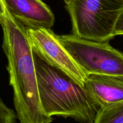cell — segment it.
I'll return each mask as SVG.
<instances>
[{
  "label": "cell",
  "instance_id": "6da1fadb",
  "mask_svg": "<svg viewBox=\"0 0 123 123\" xmlns=\"http://www.w3.org/2000/svg\"><path fill=\"white\" fill-rule=\"evenodd\" d=\"M3 31L2 49L8 61L7 70L13 88L16 117L20 123H50L40 100L32 49L27 28L14 20L5 8L0 18Z\"/></svg>",
  "mask_w": 123,
  "mask_h": 123
},
{
  "label": "cell",
  "instance_id": "7a4b0ae2",
  "mask_svg": "<svg viewBox=\"0 0 123 123\" xmlns=\"http://www.w3.org/2000/svg\"><path fill=\"white\" fill-rule=\"evenodd\" d=\"M38 95L49 117L71 118L80 123H93L99 107L84 88L60 70L49 66L32 51Z\"/></svg>",
  "mask_w": 123,
  "mask_h": 123
},
{
  "label": "cell",
  "instance_id": "3957f363",
  "mask_svg": "<svg viewBox=\"0 0 123 123\" xmlns=\"http://www.w3.org/2000/svg\"><path fill=\"white\" fill-rule=\"evenodd\" d=\"M66 8L78 37L109 42L123 34V0H70Z\"/></svg>",
  "mask_w": 123,
  "mask_h": 123
},
{
  "label": "cell",
  "instance_id": "277c9868",
  "mask_svg": "<svg viewBox=\"0 0 123 123\" xmlns=\"http://www.w3.org/2000/svg\"><path fill=\"white\" fill-rule=\"evenodd\" d=\"M56 38L76 63L88 75L100 74L123 78V55L109 42H97L73 34Z\"/></svg>",
  "mask_w": 123,
  "mask_h": 123
},
{
  "label": "cell",
  "instance_id": "5b68a950",
  "mask_svg": "<svg viewBox=\"0 0 123 123\" xmlns=\"http://www.w3.org/2000/svg\"><path fill=\"white\" fill-rule=\"evenodd\" d=\"M32 51L48 65L60 70L84 88L87 75L72 59L52 30L27 29Z\"/></svg>",
  "mask_w": 123,
  "mask_h": 123
},
{
  "label": "cell",
  "instance_id": "8992f818",
  "mask_svg": "<svg viewBox=\"0 0 123 123\" xmlns=\"http://www.w3.org/2000/svg\"><path fill=\"white\" fill-rule=\"evenodd\" d=\"M10 15L27 29L51 30L55 16L42 0H2Z\"/></svg>",
  "mask_w": 123,
  "mask_h": 123
},
{
  "label": "cell",
  "instance_id": "52a82bcc",
  "mask_svg": "<svg viewBox=\"0 0 123 123\" xmlns=\"http://www.w3.org/2000/svg\"><path fill=\"white\" fill-rule=\"evenodd\" d=\"M84 88L99 108L123 102V78L88 74Z\"/></svg>",
  "mask_w": 123,
  "mask_h": 123
},
{
  "label": "cell",
  "instance_id": "ba28073f",
  "mask_svg": "<svg viewBox=\"0 0 123 123\" xmlns=\"http://www.w3.org/2000/svg\"><path fill=\"white\" fill-rule=\"evenodd\" d=\"M93 123H123V102L100 108Z\"/></svg>",
  "mask_w": 123,
  "mask_h": 123
},
{
  "label": "cell",
  "instance_id": "9c48e42d",
  "mask_svg": "<svg viewBox=\"0 0 123 123\" xmlns=\"http://www.w3.org/2000/svg\"><path fill=\"white\" fill-rule=\"evenodd\" d=\"M16 114L0 98V123H16Z\"/></svg>",
  "mask_w": 123,
  "mask_h": 123
},
{
  "label": "cell",
  "instance_id": "30bf717a",
  "mask_svg": "<svg viewBox=\"0 0 123 123\" xmlns=\"http://www.w3.org/2000/svg\"><path fill=\"white\" fill-rule=\"evenodd\" d=\"M5 12V6L4 5L2 0H0V18L2 16Z\"/></svg>",
  "mask_w": 123,
  "mask_h": 123
},
{
  "label": "cell",
  "instance_id": "8fae6325",
  "mask_svg": "<svg viewBox=\"0 0 123 123\" xmlns=\"http://www.w3.org/2000/svg\"><path fill=\"white\" fill-rule=\"evenodd\" d=\"M64 1V2L66 3V4H68V3H69V2L70 1V0H63Z\"/></svg>",
  "mask_w": 123,
  "mask_h": 123
}]
</instances>
